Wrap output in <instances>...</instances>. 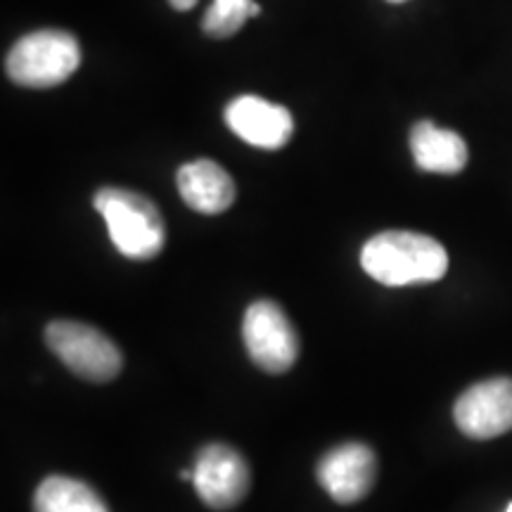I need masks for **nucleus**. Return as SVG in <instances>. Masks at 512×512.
<instances>
[{
    "mask_svg": "<svg viewBox=\"0 0 512 512\" xmlns=\"http://www.w3.org/2000/svg\"><path fill=\"white\" fill-rule=\"evenodd\" d=\"M361 266L370 278L389 287L434 283L448 271V254L430 235L384 230L363 245Z\"/></svg>",
    "mask_w": 512,
    "mask_h": 512,
    "instance_id": "1",
    "label": "nucleus"
},
{
    "mask_svg": "<svg viewBox=\"0 0 512 512\" xmlns=\"http://www.w3.org/2000/svg\"><path fill=\"white\" fill-rule=\"evenodd\" d=\"M93 207L105 219L112 245L126 259H155L164 249L166 226L150 197L126 188H100Z\"/></svg>",
    "mask_w": 512,
    "mask_h": 512,
    "instance_id": "2",
    "label": "nucleus"
},
{
    "mask_svg": "<svg viewBox=\"0 0 512 512\" xmlns=\"http://www.w3.org/2000/svg\"><path fill=\"white\" fill-rule=\"evenodd\" d=\"M81 64V46L74 34L41 29L22 36L5 57V72L19 86L53 88L72 76Z\"/></svg>",
    "mask_w": 512,
    "mask_h": 512,
    "instance_id": "3",
    "label": "nucleus"
},
{
    "mask_svg": "<svg viewBox=\"0 0 512 512\" xmlns=\"http://www.w3.org/2000/svg\"><path fill=\"white\" fill-rule=\"evenodd\" d=\"M46 344L81 380L112 382L124 368V356L117 344L93 325L55 320L46 328Z\"/></svg>",
    "mask_w": 512,
    "mask_h": 512,
    "instance_id": "4",
    "label": "nucleus"
},
{
    "mask_svg": "<svg viewBox=\"0 0 512 512\" xmlns=\"http://www.w3.org/2000/svg\"><path fill=\"white\" fill-rule=\"evenodd\" d=\"M249 358L266 373H285L297 363L299 337L290 318L275 302H254L242 320Z\"/></svg>",
    "mask_w": 512,
    "mask_h": 512,
    "instance_id": "5",
    "label": "nucleus"
},
{
    "mask_svg": "<svg viewBox=\"0 0 512 512\" xmlns=\"http://www.w3.org/2000/svg\"><path fill=\"white\" fill-rule=\"evenodd\" d=\"M192 484L209 508L230 510L245 501L252 475L245 458L226 444H209L197 453Z\"/></svg>",
    "mask_w": 512,
    "mask_h": 512,
    "instance_id": "6",
    "label": "nucleus"
},
{
    "mask_svg": "<svg viewBox=\"0 0 512 512\" xmlns=\"http://www.w3.org/2000/svg\"><path fill=\"white\" fill-rule=\"evenodd\" d=\"M458 430L465 437L486 441L512 430V380L494 377L472 384L453 408Z\"/></svg>",
    "mask_w": 512,
    "mask_h": 512,
    "instance_id": "7",
    "label": "nucleus"
},
{
    "mask_svg": "<svg viewBox=\"0 0 512 512\" xmlns=\"http://www.w3.org/2000/svg\"><path fill=\"white\" fill-rule=\"evenodd\" d=\"M316 477L332 501L342 505L358 503L373 491L377 479V458L373 448L361 441H347V444L332 448L320 458Z\"/></svg>",
    "mask_w": 512,
    "mask_h": 512,
    "instance_id": "8",
    "label": "nucleus"
},
{
    "mask_svg": "<svg viewBox=\"0 0 512 512\" xmlns=\"http://www.w3.org/2000/svg\"><path fill=\"white\" fill-rule=\"evenodd\" d=\"M226 124L235 136L261 150H280L294 133V119L287 107L259 95H240L226 107Z\"/></svg>",
    "mask_w": 512,
    "mask_h": 512,
    "instance_id": "9",
    "label": "nucleus"
},
{
    "mask_svg": "<svg viewBox=\"0 0 512 512\" xmlns=\"http://www.w3.org/2000/svg\"><path fill=\"white\" fill-rule=\"evenodd\" d=\"M176 185L183 202L207 216L223 214L233 207L235 197H238L233 178L221 164L211 162V159H195V162L183 164L176 174Z\"/></svg>",
    "mask_w": 512,
    "mask_h": 512,
    "instance_id": "10",
    "label": "nucleus"
},
{
    "mask_svg": "<svg viewBox=\"0 0 512 512\" xmlns=\"http://www.w3.org/2000/svg\"><path fill=\"white\" fill-rule=\"evenodd\" d=\"M411 152L418 169L427 171V174H460L470 159L465 140L456 131L434 126L427 119L413 126Z\"/></svg>",
    "mask_w": 512,
    "mask_h": 512,
    "instance_id": "11",
    "label": "nucleus"
},
{
    "mask_svg": "<svg viewBox=\"0 0 512 512\" xmlns=\"http://www.w3.org/2000/svg\"><path fill=\"white\" fill-rule=\"evenodd\" d=\"M34 512H110L107 503L86 482L72 477H48L34 494Z\"/></svg>",
    "mask_w": 512,
    "mask_h": 512,
    "instance_id": "12",
    "label": "nucleus"
},
{
    "mask_svg": "<svg viewBox=\"0 0 512 512\" xmlns=\"http://www.w3.org/2000/svg\"><path fill=\"white\" fill-rule=\"evenodd\" d=\"M256 15H261L256 0H214L204 12L202 31L211 38H230Z\"/></svg>",
    "mask_w": 512,
    "mask_h": 512,
    "instance_id": "13",
    "label": "nucleus"
},
{
    "mask_svg": "<svg viewBox=\"0 0 512 512\" xmlns=\"http://www.w3.org/2000/svg\"><path fill=\"white\" fill-rule=\"evenodd\" d=\"M169 3L174 5L176 10H190V8H195L197 0H169Z\"/></svg>",
    "mask_w": 512,
    "mask_h": 512,
    "instance_id": "14",
    "label": "nucleus"
},
{
    "mask_svg": "<svg viewBox=\"0 0 512 512\" xmlns=\"http://www.w3.org/2000/svg\"><path fill=\"white\" fill-rule=\"evenodd\" d=\"M389 3H403V0H389Z\"/></svg>",
    "mask_w": 512,
    "mask_h": 512,
    "instance_id": "15",
    "label": "nucleus"
},
{
    "mask_svg": "<svg viewBox=\"0 0 512 512\" xmlns=\"http://www.w3.org/2000/svg\"><path fill=\"white\" fill-rule=\"evenodd\" d=\"M505 512H512V503H510V505H508V510H505Z\"/></svg>",
    "mask_w": 512,
    "mask_h": 512,
    "instance_id": "16",
    "label": "nucleus"
}]
</instances>
